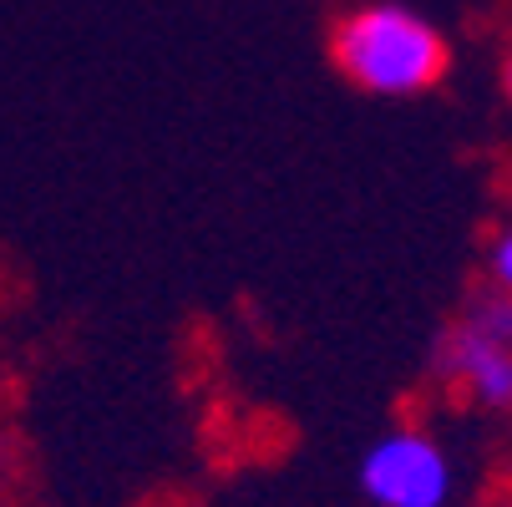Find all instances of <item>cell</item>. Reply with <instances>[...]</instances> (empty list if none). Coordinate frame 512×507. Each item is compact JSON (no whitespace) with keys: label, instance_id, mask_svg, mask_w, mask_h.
<instances>
[{"label":"cell","instance_id":"3957f363","mask_svg":"<svg viewBox=\"0 0 512 507\" xmlns=\"http://www.w3.org/2000/svg\"><path fill=\"white\" fill-rule=\"evenodd\" d=\"M360 492L376 507H447L457 492L452 452L421 426H391L360 452Z\"/></svg>","mask_w":512,"mask_h":507},{"label":"cell","instance_id":"7a4b0ae2","mask_svg":"<svg viewBox=\"0 0 512 507\" xmlns=\"http://www.w3.org/2000/svg\"><path fill=\"white\" fill-rule=\"evenodd\" d=\"M436 381L477 411H512V295L477 289L436 340Z\"/></svg>","mask_w":512,"mask_h":507},{"label":"cell","instance_id":"6da1fadb","mask_svg":"<svg viewBox=\"0 0 512 507\" xmlns=\"http://www.w3.org/2000/svg\"><path fill=\"white\" fill-rule=\"evenodd\" d=\"M330 61L365 97L406 102L442 87L452 46L431 16L401 0H360L330 26Z\"/></svg>","mask_w":512,"mask_h":507},{"label":"cell","instance_id":"277c9868","mask_svg":"<svg viewBox=\"0 0 512 507\" xmlns=\"http://www.w3.org/2000/svg\"><path fill=\"white\" fill-rule=\"evenodd\" d=\"M482 274L492 289H502V295H512V213L487 234V249H482Z\"/></svg>","mask_w":512,"mask_h":507},{"label":"cell","instance_id":"8992f818","mask_svg":"<svg viewBox=\"0 0 512 507\" xmlns=\"http://www.w3.org/2000/svg\"><path fill=\"white\" fill-rule=\"evenodd\" d=\"M502 193H507V203H512V168H507V178H502Z\"/></svg>","mask_w":512,"mask_h":507},{"label":"cell","instance_id":"5b68a950","mask_svg":"<svg viewBox=\"0 0 512 507\" xmlns=\"http://www.w3.org/2000/svg\"><path fill=\"white\" fill-rule=\"evenodd\" d=\"M502 97H507V107H512V51L502 56Z\"/></svg>","mask_w":512,"mask_h":507}]
</instances>
